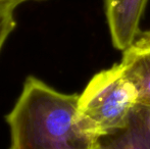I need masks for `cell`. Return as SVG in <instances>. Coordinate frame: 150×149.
Here are the masks:
<instances>
[{
  "mask_svg": "<svg viewBox=\"0 0 150 149\" xmlns=\"http://www.w3.org/2000/svg\"><path fill=\"white\" fill-rule=\"evenodd\" d=\"M78 98V94L62 93L34 76L28 77L6 115L8 149H88L98 142L79 125Z\"/></svg>",
  "mask_w": 150,
  "mask_h": 149,
  "instance_id": "obj_1",
  "label": "cell"
},
{
  "mask_svg": "<svg viewBox=\"0 0 150 149\" xmlns=\"http://www.w3.org/2000/svg\"><path fill=\"white\" fill-rule=\"evenodd\" d=\"M138 106V93L120 64L96 74L79 95L78 121L94 141L130 126Z\"/></svg>",
  "mask_w": 150,
  "mask_h": 149,
  "instance_id": "obj_2",
  "label": "cell"
},
{
  "mask_svg": "<svg viewBox=\"0 0 150 149\" xmlns=\"http://www.w3.org/2000/svg\"><path fill=\"white\" fill-rule=\"evenodd\" d=\"M148 0H104L111 41L125 52L140 35V22Z\"/></svg>",
  "mask_w": 150,
  "mask_h": 149,
  "instance_id": "obj_3",
  "label": "cell"
},
{
  "mask_svg": "<svg viewBox=\"0 0 150 149\" xmlns=\"http://www.w3.org/2000/svg\"><path fill=\"white\" fill-rule=\"evenodd\" d=\"M120 64L136 88L138 104L150 106V51L126 50Z\"/></svg>",
  "mask_w": 150,
  "mask_h": 149,
  "instance_id": "obj_4",
  "label": "cell"
},
{
  "mask_svg": "<svg viewBox=\"0 0 150 149\" xmlns=\"http://www.w3.org/2000/svg\"><path fill=\"white\" fill-rule=\"evenodd\" d=\"M104 149H150V143L131 121L127 129L100 140Z\"/></svg>",
  "mask_w": 150,
  "mask_h": 149,
  "instance_id": "obj_5",
  "label": "cell"
},
{
  "mask_svg": "<svg viewBox=\"0 0 150 149\" xmlns=\"http://www.w3.org/2000/svg\"><path fill=\"white\" fill-rule=\"evenodd\" d=\"M16 6L18 5L14 3L0 1V50L16 26L14 18V10Z\"/></svg>",
  "mask_w": 150,
  "mask_h": 149,
  "instance_id": "obj_6",
  "label": "cell"
},
{
  "mask_svg": "<svg viewBox=\"0 0 150 149\" xmlns=\"http://www.w3.org/2000/svg\"><path fill=\"white\" fill-rule=\"evenodd\" d=\"M131 121L140 130L150 143V106L138 104Z\"/></svg>",
  "mask_w": 150,
  "mask_h": 149,
  "instance_id": "obj_7",
  "label": "cell"
},
{
  "mask_svg": "<svg viewBox=\"0 0 150 149\" xmlns=\"http://www.w3.org/2000/svg\"><path fill=\"white\" fill-rule=\"evenodd\" d=\"M129 49L135 51H150V31L140 33V35Z\"/></svg>",
  "mask_w": 150,
  "mask_h": 149,
  "instance_id": "obj_8",
  "label": "cell"
},
{
  "mask_svg": "<svg viewBox=\"0 0 150 149\" xmlns=\"http://www.w3.org/2000/svg\"><path fill=\"white\" fill-rule=\"evenodd\" d=\"M88 149H104V148H103V146H102V144H101V142L98 141V142H96V143L92 144V145H91Z\"/></svg>",
  "mask_w": 150,
  "mask_h": 149,
  "instance_id": "obj_9",
  "label": "cell"
}]
</instances>
